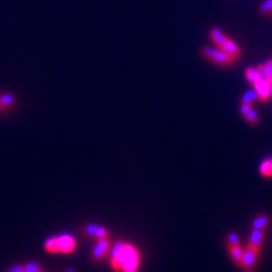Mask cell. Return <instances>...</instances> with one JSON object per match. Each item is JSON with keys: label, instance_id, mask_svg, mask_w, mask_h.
Segmentation results:
<instances>
[{"label": "cell", "instance_id": "6da1fadb", "mask_svg": "<svg viewBox=\"0 0 272 272\" xmlns=\"http://www.w3.org/2000/svg\"><path fill=\"white\" fill-rule=\"evenodd\" d=\"M110 253V266L115 272H138L140 269V252L132 243L117 241Z\"/></svg>", "mask_w": 272, "mask_h": 272}, {"label": "cell", "instance_id": "7a4b0ae2", "mask_svg": "<svg viewBox=\"0 0 272 272\" xmlns=\"http://www.w3.org/2000/svg\"><path fill=\"white\" fill-rule=\"evenodd\" d=\"M77 242L76 238L72 234L63 233L61 236L50 237L44 242V249L48 253H63V255H70L76 249Z\"/></svg>", "mask_w": 272, "mask_h": 272}, {"label": "cell", "instance_id": "3957f363", "mask_svg": "<svg viewBox=\"0 0 272 272\" xmlns=\"http://www.w3.org/2000/svg\"><path fill=\"white\" fill-rule=\"evenodd\" d=\"M202 54L204 58L208 61L213 62L218 66H223V67H229V66L234 65L237 59H234L233 57L229 56L228 53L224 52L222 48H212V47H204L202 49Z\"/></svg>", "mask_w": 272, "mask_h": 272}, {"label": "cell", "instance_id": "277c9868", "mask_svg": "<svg viewBox=\"0 0 272 272\" xmlns=\"http://www.w3.org/2000/svg\"><path fill=\"white\" fill-rule=\"evenodd\" d=\"M261 247L253 246L251 243H247L246 248L243 249V257L241 262V269L245 272H253L256 264H257V258L260 255Z\"/></svg>", "mask_w": 272, "mask_h": 272}, {"label": "cell", "instance_id": "5b68a950", "mask_svg": "<svg viewBox=\"0 0 272 272\" xmlns=\"http://www.w3.org/2000/svg\"><path fill=\"white\" fill-rule=\"evenodd\" d=\"M111 242H110V238H102V240H97L96 245H95L94 249H92V261H101L102 258H105V256L107 255L108 252L111 251Z\"/></svg>", "mask_w": 272, "mask_h": 272}, {"label": "cell", "instance_id": "8992f818", "mask_svg": "<svg viewBox=\"0 0 272 272\" xmlns=\"http://www.w3.org/2000/svg\"><path fill=\"white\" fill-rule=\"evenodd\" d=\"M240 111L241 115L243 116V119L248 124H251V125H258V124H260V115L257 114V111H256L255 108L252 107L251 103L241 102Z\"/></svg>", "mask_w": 272, "mask_h": 272}, {"label": "cell", "instance_id": "52a82bcc", "mask_svg": "<svg viewBox=\"0 0 272 272\" xmlns=\"http://www.w3.org/2000/svg\"><path fill=\"white\" fill-rule=\"evenodd\" d=\"M255 92L257 95V99L262 102H267L271 96V86L267 79H258L257 82L253 85Z\"/></svg>", "mask_w": 272, "mask_h": 272}, {"label": "cell", "instance_id": "ba28073f", "mask_svg": "<svg viewBox=\"0 0 272 272\" xmlns=\"http://www.w3.org/2000/svg\"><path fill=\"white\" fill-rule=\"evenodd\" d=\"M85 232L95 240H102L108 237V231L99 224H87L85 225Z\"/></svg>", "mask_w": 272, "mask_h": 272}, {"label": "cell", "instance_id": "9c48e42d", "mask_svg": "<svg viewBox=\"0 0 272 272\" xmlns=\"http://www.w3.org/2000/svg\"><path fill=\"white\" fill-rule=\"evenodd\" d=\"M220 48H222L224 52L228 53L229 56L233 57L234 59L241 58V56H242V52H241L240 47H238V44L231 38L227 39V41L222 44V47H220Z\"/></svg>", "mask_w": 272, "mask_h": 272}, {"label": "cell", "instance_id": "30bf717a", "mask_svg": "<svg viewBox=\"0 0 272 272\" xmlns=\"http://www.w3.org/2000/svg\"><path fill=\"white\" fill-rule=\"evenodd\" d=\"M209 37H211V39L214 42V44H216L217 47H222V44L228 39V37H227L220 28H212V29L209 30Z\"/></svg>", "mask_w": 272, "mask_h": 272}, {"label": "cell", "instance_id": "8fae6325", "mask_svg": "<svg viewBox=\"0 0 272 272\" xmlns=\"http://www.w3.org/2000/svg\"><path fill=\"white\" fill-rule=\"evenodd\" d=\"M227 249H228L229 257L232 258L234 264L237 266H241V262H242V257H243V249L241 247V245H237V246H227Z\"/></svg>", "mask_w": 272, "mask_h": 272}, {"label": "cell", "instance_id": "7c38bea8", "mask_svg": "<svg viewBox=\"0 0 272 272\" xmlns=\"http://www.w3.org/2000/svg\"><path fill=\"white\" fill-rule=\"evenodd\" d=\"M265 232L266 231H261V229H256V228L252 229L248 243H251V245L257 247L262 246V242H264V238H265Z\"/></svg>", "mask_w": 272, "mask_h": 272}, {"label": "cell", "instance_id": "4fadbf2b", "mask_svg": "<svg viewBox=\"0 0 272 272\" xmlns=\"http://www.w3.org/2000/svg\"><path fill=\"white\" fill-rule=\"evenodd\" d=\"M270 224V217L267 214H260L253 221V228L261 229V231H266Z\"/></svg>", "mask_w": 272, "mask_h": 272}, {"label": "cell", "instance_id": "5bb4252c", "mask_svg": "<svg viewBox=\"0 0 272 272\" xmlns=\"http://www.w3.org/2000/svg\"><path fill=\"white\" fill-rule=\"evenodd\" d=\"M260 174L264 178H271L272 176V158L265 159L260 165Z\"/></svg>", "mask_w": 272, "mask_h": 272}, {"label": "cell", "instance_id": "9a60e30c", "mask_svg": "<svg viewBox=\"0 0 272 272\" xmlns=\"http://www.w3.org/2000/svg\"><path fill=\"white\" fill-rule=\"evenodd\" d=\"M245 77H246L247 81H248L252 86L255 85L258 79H261L260 74H258L257 68H252V67L246 68V71H245Z\"/></svg>", "mask_w": 272, "mask_h": 272}, {"label": "cell", "instance_id": "2e32d148", "mask_svg": "<svg viewBox=\"0 0 272 272\" xmlns=\"http://www.w3.org/2000/svg\"><path fill=\"white\" fill-rule=\"evenodd\" d=\"M260 14L264 15V17H270L272 15V0H264L262 3L260 4Z\"/></svg>", "mask_w": 272, "mask_h": 272}, {"label": "cell", "instance_id": "e0dca14e", "mask_svg": "<svg viewBox=\"0 0 272 272\" xmlns=\"http://www.w3.org/2000/svg\"><path fill=\"white\" fill-rule=\"evenodd\" d=\"M0 101H1V103H3L5 108H10L15 103L14 96L12 94H9V92L0 94Z\"/></svg>", "mask_w": 272, "mask_h": 272}, {"label": "cell", "instance_id": "ac0fdd59", "mask_svg": "<svg viewBox=\"0 0 272 272\" xmlns=\"http://www.w3.org/2000/svg\"><path fill=\"white\" fill-rule=\"evenodd\" d=\"M225 242H227V246H237V245H241L240 237L234 232H231V233L225 236Z\"/></svg>", "mask_w": 272, "mask_h": 272}, {"label": "cell", "instance_id": "d6986e66", "mask_svg": "<svg viewBox=\"0 0 272 272\" xmlns=\"http://www.w3.org/2000/svg\"><path fill=\"white\" fill-rule=\"evenodd\" d=\"M257 99V95H256L255 91H247L246 94H245V96L242 97V102H246V103H251L255 101V99Z\"/></svg>", "mask_w": 272, "mask_h": 272}, {"label": "cell", "instance_id": "ffe728a7", "mask_svg": "<svg viewBox=\"0 0 272 272\" xmlns=\"http://www.w3.org/2000/svg\"><path fill=\"white\" fill-rule=\"evenodd\" d=\"M39 269H41V266L37 262H30V264H26L24 266V272H35L38 271Z\"/></svg>", "mask_w": 272, "mask_h": 272}, {"label": "cell", "instance_id": "44dd1931", "mask_svg": "<svg viewBox=\"0 0 272 272\" xmlns=\"http://www.w3.org/2000/svg\"><path fill=\"white\" fill-rule=\"evenodd\" d=\"M264 70L266 72L267 79L272 78V59H269L266 63H264Z\"/></svg>", "mask_w": 272, "mask_h": 272}, {"label": "cell", "instance_id": "7402d4cb", "mask_svg": "<svg viewBox=\"0 0 272 272\" xmlns=\"http://www.w3.org/2000/svg\"><path fill=\"white\" fill-rule=\"evenodd\" d=\"M256 68H257V71H258V74H260V78H261V79H267L266 72H265V70H264V65H258ZM267 81H269V79H267Z\"/></svg>", "mask_w": 272, "mask_h": 272}, {"label": "cell", "instance_id": "603a6c76", "mask_svg": "<svg viewBox=\"0 0 272 272\" xmlns=\"http://www.w3.org/2000/svg\"><path fill=\"white\" fill-rule=\"evenodd\" d=\"M8 272H24V266H19V265H18V266L12 267Z\"/></svg>", "mask_w": 272, "mask_h": 272}, {"label": "cell", "instance_id": "cb8c5ba5", "mask_svg": "<svg viewBox=\"0 0 272 272\" xmlns=\"http://www.w3.org/2000/svg\"><path fill=\"white\" fill-rule=\"evenodd\" d=\"M0 110H6L5 107H4V105L3 103H1V101H0Z\"/></svg>", "mask_w": 272, "mask_h": 272}, {"label": "cell", "instance_id": "d4e9b609", "mask_svg": "<svg viewBox=\"0 0 272 272\" xmlns=\"http://www.w3.org/2000/svg\"><path fill=\"white\" fill-rule=\"evenodd\" d=\"M269 82H270V86H271V94H272V78L269 79Z\"/></svg>", "mask_w": 272, "mask_h": 272}, {"label": "cell", "instance_id": "484cf974", "mask_svg": "<svg viewBox=\"0 0 272 272\" xmlns=\"http://www.w3.org/2000/svg\"><path fill=\"white\" fill-rule=\"evenodd\" d=\"M35 272H43V271H42V270H41V269H39V270H38V271H35Z\"/></svg>", "mask_w": 272, "mask_h": 272}, {"label": "cell", "instance_id": "4316f807", "mask_svg": "<svg viewBox=\"0 0 272 272\" xmlns=\"http://www.w3.org/2000/svg\"><path fill=\"white\" fill-rule=\"evenodd\" d=\"M67 272H74V271H72V270H70V271H67Z\"/></svg>", "mask_w": 272, "mask_h": 272}]
</instances>
